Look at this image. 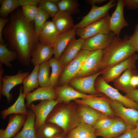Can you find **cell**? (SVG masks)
I'll use <instances>...</instances> for the list:
<instances>
[{"mask_svg":"<svg viewBox=\"0 0 138 138\" xmlns=\"http://www.w3.org/2000/svg\"><path fill=\"white\" fill-rule=\"evenodd\" d=\"M31 22L18 9L12 15L3 32L11 49L16 52L19 62L26 66L29 65L31 55L39 43Z\"/></svg>","mask_w":138,"mask_h":138,"instance_id":"cell-1","label":"cell"},{"mask_svg":"<svg viewBox=\"0 0 138 138\" xmlns=\"http://www.w3.org/2000/svg\"><path fill=\"white\" fill-rule=\"evenodd\" d=\"M129 37L123 39L116 36L110 44L103 50L100 71L106 69L125 60L136 52L129 43Z\"/></svg>","mask_w":138,"mask_h":138,"instance_id":"cell-2","label":"cell"},{"mask_svg":"<svg viewBox=\"0 0 138 138\" xmlns=\"http://www.w3.org/2000/svg\"><path fill=\"white\" fill-rule=\"evenodd\" d=\"M59 103L50 112L45 122L56 125L67 134L80 123L74 106L70 105L62 106Z\"/></svg>","mask_w":138,"mask_h":138,"instance_id":"cell-3","label":"cell"},{"mask_svg":"<svg viewBox=\"0 0 138 138\" xmlns=\"http://www.w3.org/2000/svg\"><path fill=\"white\" fill-rule=\"evenodd\" d=\"M96 81L95 88L98 93H103L111 99L118 101L126 107L138 110L137 103L121 95L106 82L102 76H98Z\"/></svg>","mask_w":138,"mask_h":138,"instance_id":"cell-4","label":"cell"},{"mask_svg":"<svg viewBox=\"0 0 138 138\" xmlns=\"http://www.w3.org/2000/svg\"><path fill=\"white\" fill-rule=\"evenodd\" d=\"M89 52L81 50L76 57L64 68L57 84L60 86L67 84L75 77L81 70Z\"/></svg>","mask_w":138,"mask_h":138,"instance_id":"cell-5","label":"cell"},{"mask_svg":"<svg viewBox=\"0 0 138 138\" xmlns=\"http://www.w3.org/2000/svg\"><path fill=\"white\" fill-rule=\"evenodd\" d=\"M110 17L108 14L101 19L84 27L77 29L76 35L85 40L97 34L109 33L111 31Z\"/></svg>","mask_w":138,"mask_h":138,"instance_id":"cell-6","label":"cell"},{"mask_svg":"<svg viewBox=\"0 0 138 138\" xmlns=\"http://www.w3.org/2000/svg\"><path fill=\"white\" fill-rule=\"evenodd\" d=\"M116 1L110 0L106 4L97 6L92 5L91 8L88 14L83 17L79 23L74 25L73 28L77 29L84 27L103 18L108 14L109 10L116 5Z\"/></svg>","mask_w":138,"mask_h":138,"instance_id":"cell-7","label":"cell"},{"mask_svg":"<svg viewBox=\"0 0 138 138\" xmlns=\"http://www.w3.org/2000/svg\"><path fill=\"white\" fill-rule=\"evenodd\" d=\"M138 59V55L134 53L121 62L104 70L102 77L108 83L113 82L126 70L135 69L136 62Z\"/></svg>","mask_w":138,"mask_h":138,"instance_id":"cell-8","label":"cell"},{"mask_svg":"<svg viewBox=\"0 0 138 138\" xmlns=\"http://www.w3.org/2000/svg\"><path fill=\"white\" fill-rule=\"evenodd\" d=\"M110 104L115 115L120 117L128 128H135L138 121V110L126 107L121 102L111 99Z\"/></svg>","mask_w":138,"mask_h":138,"instance_id":"cell-9","label":"cell"},{"mask_svg":"<svg viewBox=\"0 0 138 138\" xmlns=\"http://www.w3.org/2000/svg\"><path fill=\"white\" fill-rule=\"evenodd\" d=\"M60 102L56 100H41L36 105L32 102L28 108L35 116V129L45 123L48 116L53 108Z\"/></svg>","mask_w":138,"mask_h":138,"instance_id":"cell-10","label":"cell"},{"mask_svg":"<svg viewBox=\"0 0 138 138\" xmlns=\"http://www.w3.org/2000/svg\"><path fill=\"white\" fill-rule=\"evenodd\" d=\"M100 94L87 98L77 99L74 100L79 104L89 106L99 112L114 118L115 115L111 107L110 99L103 97H100Z\"/></svg>","mask_w":138,"mask_h":138,"instance_id":"cell-11","label":"cell"},{"mask_svg":"<svg viewBox=\"0 0 138 138\" xmlns=\"http://www.w3.org/2000/svg\"><path fill=\"white\" fill-rule=\"evenodd\" d=\"M103 50L90 51L81 70L76 77L87 76L100 71Z\"/></svg>","mask_w":138,"mask_h":138,"instance_id":"cell-12","label":"cell"},{"mask_svg":"<svg viewBox=\"0 0 138 138\" xmlns=\"http://www.w3.org/2000/svg\"><path fill=\"white\" fill-rule=\"evenodd\" d=\"M102 70L89 76L76 77L71 80L68 83L72 86L78 90L90 95L99 94L95 86V81L99 76L101 74Z\"/></svg>","mask_w":138,"mask_h":138,"instance_id":"cell-13","label":"cell"},{"mask_svg":"<svg viewBox=\"0 0 138 138\" xmlns=\"http://www.w3.org/2000/svg\"><path fill=\"white\" fill-rule=\"evenodd\" d=\"M29 74V72H22L20 70L16 75L3 76L2 87L0 90V98L2 95L5 96L7 102L9 103L12 99V95L10 92L11 90L16 86L22 84L25 79Z\"/></svg>","mask_w":138,"mask_h":138,"instance_id":"cell-14","label":"cell"},{"mask_svg":"<svg viewBox=\"0 0 138 138\" xmlns=\"http://www.w3.org/2000/svg\"><path fill=\"white\" fill-rule=\"evenodd\" d=\"M116 37L111 31L97 34L85 40L82 49L89 51L103 50L111 43Z\"/></svg>","mask_w":138,"mask_h":138,"instance_id":"cell-15","label":"cell"},{"mask_svg":"<svg viewBox=\"0 0 138 138\" xmlns=\"http://www.w3.org/2000/svg\"><path fill=\"white\" fill-rule=\"evenodd\" d=\"M115 10L111 16L110 21V31L116 36H119L121 29L129 26L123 15V10L125 4L123 0L117 1Z\"/></svg>","mask_w":138,"mask_h":138,"instance_id":"cell-16","label":"cell"},{"mask_svg":"<svg viewBox=\"0 0 138 138\" xmlns=\"http://www.w3.org/2000/svg\"><path fill=\"white\" fill-rule=\"evenodd\" d=\"M54 88L56 94V100L61 102L68 103L73 100L90 98L95 95H87L77 91L67 84Z\"/></svg>","mask_w":138,"mask_h":138,"instance_id":"cell-17","label":"cell"},{"mask_svg":"<svg viewBox=\"0 0 138 138\" xmlns=\"http://www.w3.org/2000/svg\"><path fill=\"white\" fill-rule=\"evenodd\" d=\"M26 115L14 114L9 116L8 123L5 129H0V138H13L23 127Z\"/></svg>","mask_w":138,"mask_h":138,"instance_id":"cell-18","label":"cell"},{"mask_svg":"<svg viewBox=\"0 0 138 138\" xmlns=\"http://www.w3.org/2000/svg\"><path fill=\"white\" fill-rule=\"evenodd\" d=\"M76 29L73 27L64 32L60 33L53 47L54 58L59 60L67 47L76 39Z\"/></svg>","mask_w":138,"mask_h":138,"instance_id":"cell-19","label":"cell"},{"mask_svg":"<svg viewBox=\"0 0 138 138\" xmlns=\"http://www.w3.org/2000/svg\"><path fill=\"white\" fill-rule=\"evenodd\" d=\"M27 108L33 102L38 100H56V94L54 87H40L33 91L25 95Z\"/></svg>","mask_w":138,"mask_h":138,"instance_id":"cell-20","label":"cell"},{"mask_svg":"<svg viewBox=\"0 0 138 138\" xmlns=\"http://www.w3.org/2000/svg\"><path fill=\"white\" fill-rule=\"evenodd\" d=\"M36 33L40 43L49 45L52 47L56 39L60 34L52 21H47L43 25L41 30Z\"/></svg>","mask_w":138,"mask_h":138,"instance_id":"cell-21","label":"cell"},{"mask_svg":"<svg viewBox=\"0 0 138 138\" xmlns=\"http://www.w3.org/2000/svg\"><path fill=\"white\" fill-rule=\"evenodd\" d=\"M85 40L81 38L75 39L66 48L59 60L63 68L76 57L82 49Z\"/></svg>","mask_w":138,"mask_h":138,"instance_id":"cell-22","label":"cell"},{"mask_svg":"<svg viewBox=\"0 0 138 138\" xmlns=\"http://www.w3.org/2000/svg\"><path fill=\"white\" fill-rule=\"evenodd\" d=\"M77 114L80 123L93 126L103 113L87 106L79 104Z\"/></svg>","mask_w":138,"mask_h":138,"instance_id":"cell-23","label":"cell"},{"mask_svg":"<svg viewBox=\"0 0 138 138\" xmlns=\"http://www.w3.org/2000/svg\"><path fill=\"white\" fill-rule=\"evenodd\" d=\"M22 86L19 88L18 96L14 103L9 107L4 109L0 112V116L3 119H5L8 116L14 114L27 115L28 110L27 109L25 103V94L23 91Z\"/></svg>","mask_w":138,"mask_h":138,"instance_id":"cell-24","label":"cell"},{"mask_svg":"<svg viewBox=\"0 0 138 138\" xmlns=\"http://www.w3.org/2000/svg\"><path fill=\"white\" fill-rule=\"evenodd\" d=\"M128 128L126 124L122 119H115L114 122L109 127L105 129L95 130V133L97 137L115 138L122 134Z\"/></svg>","mask_w":138,"mask_h":138,"instance_id":"cell-25","label":"cell"},{"mask_svg":"<svg viewBox=\"0 0 138 138\" xmlns=\"http://www.w3.org/2000/svg\"><path fill=\"white\" fill-rule=\"evenodd\" d=\"M54 54L52 47L39 42L31 55L30 62L34 66L39 65L48 61Z\"/></svg>","mask_w":138,"mask_h":138,"instance_id":"cell-26","label":"cell"},{"mask_svg":"<svg viewBox=\"0 0 138 138\" xmlns=\"http://www.w3.org/2000/svg\"><path fill=\"white\" fill-rule=\"evenodd\" d=\"M42 0H4L2 1L0 8V14L5 18L17 8L27 4L36 5Z\"/></svg>","mask_w":138,"mask_h":138,"instance_id":"cell-27","label":"cell"},{"mask_svg":"<svg viewBox=\"0 0 138 138\" xmlns=\"http://www.w3.org/2000/svg\"><path fill=\"white\" fill-rule=\"evenodd\" d=\"M52 21L60 33L68 30L74 26L71 15L60 10L52 18Z\"/></svg>","mask_w":138,"mask_h":138,"instance_id":"cell-28","label":"cell"},{"mask_svg":"<svg viewBox=\"0 0 138 138\" xmlns=\"http://www.w3.org/2000/svg\"><path fill=\"white\" fill-rule=\"evenodd\" d=\"M35 116L31 110H28L21 130L13 138H36L35 121Z\"/></svg>","mask_w":138,"mask_h":138,"instance_id":"cell-29","label":"cell"},{"mask_svg":"<svg viewBox=\"0 0 138 138\" xmlns=\"http://www.w3.org/2000/svg\"><path fill=\"white\" fill-rule=\"evenodd\" d=\"M135 69L130 68L125 71L113 82L115 87L127 94L134 88L131 85L130 80L132 76L136 75Z\"/></svg>","mask_w":138,"mask_h":138,"instance_id":"cell-30","label":"cell"},{"mask_svg":"<svg viewBox=\"0 0 138 138\" xmlns=\"http://www.w3.org/2000/svg\"><path fill=\"white\" fill-rule=\"evenodd\" d=\"M93 126L80 123L67 134V138H97Z\"/></svg>","mask_w":138,"mask_h":138,"instance_id":"cell-31","label":"cell"},{"mask_svg":"<svg viewBox=\"0 0 138 138\" xmlns=\"http://www.w3.org/2000/svg\"><path fill=\"white\" fill-rule=\"evenodd\" d=\"M62 131V130L57 126L49 123L45 122L35 129L36 138H52Z\"/></svg>","mask_w":138,"mask_h":138,"instance_id":"cell-32","label":"cell"},{"mask_svg":"<svg viewBox=\"0 0 138 138\" xmlns=\"http://www.w3.org/2000/svg\"><path fill=\"white\" fill-rule=\"evenodd\" d=\"M39 65H36L31 73L24 79L23 91L24 94L29 93L34 89L38 87L39 84L38 79V72Z\"/></svg>","mask_w":138,"mask_h":138,"instance_id":"cell-33","label":"cell"},{"mask_svg":"<svg viewBox=\"0 0 138 138\" xmlns=\"http://www.w3.org/2000/svg\"><path fill=\"white\" fill-rule=\"evenodd\" d=\"M48 62L49 66L51 69L50 75V86L55 87L58 84L63 68L59 60L54 57L51 58Z\"/></svg>","mask_w":138,"mask_h":138,"instance_id":"cell-34","label":"cell"},{"mask_svg":"<svg viewBox=\"0 0 138 138\" xmlns=\"http://www.w3.org/2000/svg\"><path fill=\"white\" fill-rule=\"evenodd\" d=\"M17 58V54L16 51L9 50L4 43H0V63L7 67L12 68V65L10 62Z\"/></svg>","mask_w":138,"mask_h":138,"instance_id":"cell-35","label":"cell"},{"mask_svg":"<svg viewBox=\"0 0 138 138\" xmlns=\"http://www.w3.org/2000/svg\"><path fill=\"white\" fill-rule=\"evenodd\" d=\"M50 67L48 61L39 65L38 79L40 87L50 86Z\"/></svg>","mask_w":138,"mask_h":138,"instance_id":"cell-36","label":"cell"},{"mask_svg":"<svg viewBox=\"0 0 138 138\" xmlns=\"http://www.w3.org/2000/svg\"><path fill=\"white\" fill-rule=\"evenodd\" d=\"M59 10L71 15L79 13V5L76 0H60L57 3Z\"/></svg>","mask_w":138,"mask_h":138,"instance_id":"cell-37","label":"cell"},{"mask_svg":"<svg viewBox=\"0 0 138 138\" xmlns=\"http://www.w3.org/2000/svg\"><path fill=\"white\" fill-rule=\"evenodd\" d=\"M60 0H42L39 7L42 9L53 18L59 11L57 3Z\"/></svg>","mask_w":138,"mask_h":138,"instance_id":"cell-38","label":"cell"},{"mask_svg":"<svg viewBox=\"0 0 138 138\" xmlns=\"http://www.w3.org/2000/svg\"><path fill=\"white\" fill-rule=\"evenodd\" d=\"M38 12L34 19V30L37 32L40 31L50 15L42 9L38 7Z\"/></svg>","mask_w":138,"mask_h":138,"instance_id":"cell-39","label":"cell"},{"mask_svg":"<svg viewBox=\"0 0 138 138\" xmlns=\"http://www.w3.org/2000/svg\"><path fill=\"white\" fill-rule=\"evenodd\" d=\"M39 9L38 7L34 4H27L21 7V11L25 18L31 22L34 21Z\"/></svg>","mask_w":138,"mask_h":138,"instance_id":"cell-40","label":"cell"},{"mask_svg":"<svg viewBox=\"0 0 138 138\" xmlns=\"http://www.w3.org/2000/svg\"><path fill=\"white\" fill-rule=\"evenodd\" d=\"M115 119L114 118L103 114L93 126L95 130L105 129L110 126L114 122Z\"/></svg>","mask_w":138,"mask_h":138,"instance_id":"cell-41","label":"cell"},{"mask_svg":"<svg viewBox=\"0 0 138 138\" xmlns=\"http://www.w3.org/2000/svg\"><path fill=\"white\" fill-rule=\"evenodd\" d=\"M128 41L135 51L138 53V23L135 26L134 31L133 34L129 37Z\"/></svg>","mask_w":138,"mask_h":138,"instance_id":"cell-42","label":"cell"},{"mask_svg":"<svg viewBox=\"0 0 138 138\" xmlns=\"http://www.w3.org/2000/svg\"><path fill=\"white\" fill-rule=\"evenodd\" d=\"M137 135L136 128H128L123 134L115 138H136Z\"/></svg>","mask_w":138,"mask_h":138,"instance_id":"cell-43","label":"cell"},{"mask_svg":"<svg viewBox=\"0 0 138 138\" xmlns=\"http://www.w3.org/2000/svg\"><path fill=\"white\" fill-rule=\"evenodd\" d=\"M125 6L129 9L134 10L137 9L138 0H123Z\"/></svg>","mask_w":138,"mask_h":138,"instance_id":"cell-44","label":"cell"},{"mask_svg":"<svg viewBox=\"0 0 138 138\" xmlns=\"http://www.w3.org/2000/svg\"><path fill=\"white\" fill-rule=\"evenodd\" d=\"M125 96L138 103V89L132 90L126 94Z\"/></svg>","mask_w":138,"mask_h":138,"instance_id":"cell-45","label":"cell"},{"mask_svg":"<svg viewBox=\"0 0 138 138\" xmlns=\"http://www.w3.org/2000/svg\"><path fill=\"white\" fill-rule=\"evenodd\" d=\"M9 21V19L2 17L0 18V43H4L3 32L5 25Z\"/></svg>","mask_w":138,"mask_h":138,"instance_id":"cell-46","label":"cell"},{"mask_svg":"<svg viewBox=\"0 0 138 138\" xmlns=\"http://www.w3.org/2000/svg\"><path fill=\"white\" fill-rule=\"evenodd\" d=\"M130 84L134 88L138 86L137 76L136 75H133L132 76L130 79Z\"/></svg>","mask_w":138,"mask_h":138,"instance_id":"cell-47","label":"cell"},{"mask_svg":"<svg viewBox=\"0 0 138 138\" xmlns=\"http://www.w3.org/2000/svg\"><path fill=\"white\" fill-rule=\"evenodd\" d=\"M106 1V0H86L85 1L89 4L95 5V4H100Z\"/></svg>","mask_w":138,"mask_h":138,"instance_id":"cell-48","label":"cell"},{"mask_svg":"<svg viewBox=\"0 0 138 138\" xmlns=\"http://www.w3.org/2000/svg\"><path fill=\"white\" fill-rule=\"evenodd\" d=\"M3 65V64L0 63V90H1L2 87V80L4 71Z\"/></svg>","mask_w":138,"mask_h":138,"instance_id":"cell-49","label":"cell"},{"mask_svg":"<svg viewBox=\"0 0 138 138\" xmlns=\"http://www.w3.org/2000/svg\"><path fill=\"white\" fill-rule=\"evenodd\" d=\"M52 138H67V134L62 131L57 134Z\"/></svg>","mask_w":138,"mask_h":138,"instance_id":"cell-50","label":"cell"},{"mask_svg":"<svg viewBox=\"0 0 138 138\" xmlns=\"http://www.w3.org/2000/svg\"><path fill=\"white\" fill-rule=\"evenodd\" d=\"M135 128L136 130L137 137H138V121L137 123Z\"/></svg>","mask_w":138,"mask_h":138,"instance_id":"cell-51","label":"cell"},{"mask_svg":"<svg viewBox=\"0 0 138 138\" xmlns=\"http://www.w3.org/2000/svg\"><path fill=\"white\" fill-rule=\"evenodd\" d=\"M137 79L138 83V75L137 76Z\"/></svg>","mask_w":138,"mask_h":138,"instance_id":"cell-52","label":"cell"},{"mask_svg":"<svg viewBox=\"0 0 138 138\" xmlns=\"http://www.w3.org/2000/svg\"><path fill=\"white\" fill-rule=\"evenodd\" d=\"M137 9H138V5L137 6Z\"/></svg>","mask_w":138,"mask_h":138,"instance_id":"cell-53","label":"cell"},{"mask_svg":"<svg viewBox=\"0 0 138 138\" xmlns=\"http://www.w3.org/2000/svg\"><path fill=\"white\" fill-rule=\"evenodd\" d=\"M136 138H138V137H137Z\"/></svg>","mask_w":138,"mask_h":138,"instance_id":"cell-54","label":"cell"},{"mask_svg":"<svg viewBox=\"0 0 138 138\" xmlns=\"http://www.w3.org/2000/svg\"></svg>","mask_w":138,"mask_h":138,"instance_id":"cell-55","label":"cell"}]
</instances>
